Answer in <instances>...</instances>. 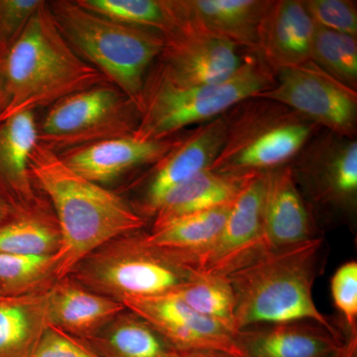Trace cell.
I'll list each match as a JSON object with an SVG mask.
<instances>
[{"instance_id": "24", "label": "cell", "mask_w": 357, "mask_h": 357, "mask_svg": "<svg viewBox=\"0 0 357 357\" xmlns=\"http://www.w3.org/2000/svg\"><path fill=\"white\" fill-rule=\"evenodd\" d=\"M232 204V203H231ZM231 204L185 215L145 232L148 243L195 258L215 243L227 222Z\"/></svg>"}, {"instance_id": "17", "label": "cell", "mask_w": 357, "mask_h": 357, "mask_svg": "<svg viewBox=\"0 0 357 357\" xmlns=\"http://www.w3.org/2000/svg\"><path fill=\"white\" fill-rule=\"evenodd\" d=\"M225 134L222 114L181 138L177 146L155 164L143 203L145 213L153 215L157 206L171 190L208 169L222 149Z\"/></svg>"}, {"instance_id": "3", "label": "cell", "mask_w": 357, "mask_h": 357, "mask_svg": "<svg viewBox=\"0 0 357 357\" xmlns=\"http://www.w3.org/2000/svg\"><path fill=\"white\" fill-rule=\"evenodd\" d=\"M323 248L319 236L292 248L264 253L227 275L236 299V333L251 326L309 321L347 338L314 304L312 288Z\"/></svg>"}, {"instance_id": "34", "label": "cell", "mask_w": 357, "mask_h": 357, "mask_svg": "<svg viewBox=\"0 0 357 357\" xmlns=\"http://www.w3.org/2000/svg\"><path fill=\"white\" fill-rule=\"evenodd\" d=\"M33 357H100L81 338L49 325L40 340Z\"/></svg>"}, {"instance_id": "38", "label": "cell", "mask_w": 357, "mask_h": 357, "mask_svg": "<svg viewBox=\"0 0 357 357\" xmlns=\"http://www.w3.org/2000/svg\"><path fill=\"white\" fill-rule=\"evenodd\" d=\"M0 64H1V60H0ZM0 95H1V74H0Z\"/></svg>"}, {"instance_id": "15", "label": "cell", "mask_w": 357, "mask_h": 357, "mask_svg": "<svg viewBox=\"0 0 357 357\" xmlns=\"http://www.w3.org/2000/svg\"><path fill=\"white\" fill-rule=\"evenodd\" d=\"M271 0H165L171 21L255 51L258 31Z\"/></svg>"}, {"instance_id": "14", "label": "cell", "mask_w": 357, "mask_h": 357, "mask_svg": "<svg viewBox=\"0 0 357 357\" xmlns=\"http://www.w3.org/2000/svg\"><path fill=\"white\" fill-rule=\"evenodd\" d=\"M317 237L311 211L301 194L290 166L265 173L262 208L265 251L292 248Z\"/></svg>"}, {"instance_id": "21", "label": "cell", "mask_w": 357, "mask_h": 357, "mask_svg": "<svg viewBox=\"0 0 357 357\" xmlns=\"http://www.w3.org/2000/svg\"><path fill=\"white\" fill-rule=\"evenodd\" d=\"M38 143L34 112L0 121V189L17 208H31L36 203L29 163Z\"/></svg>"}, {"instance_id": "4", "label": "cell", "mask_w": 357, "mask_h": 357, "mask_svg": "<svg viewBox=\"0 0 357 357\" xmlns=\"http://www.w3.org/2000/svg\"><path fill=\"white\" fill-rule=\"evenodd\" d=\"M48 7L77 55L128 96L140 114L147 70L163 50V35L107 20L77 1H50Z\"/></svg>"}, {"instance_id": "9", "label": "cell", "mask_w": 357, "mask_h": 357, "mask_svg": "<svg viewBox=\"0 0 357 357\" xmlns=\"http://www.w3.org/2000/svg\"><path fill=\"white\" fill-rule=\"evenodd\" d=\"M281 103L326 131L356 138L357 93L312 61L279 70L273 88L256 96Z\"/></svg>"}, {"instance_id": "31", "label": "cell", "mask_w": 357, "mask_h": 357, "mask_svg": "<svg viewBox=\"0 0 357 357\" xmlns=\"http://www.w3.org/2000/svg\"><path fill=\"white\" fill-rule=\"evenodd\" d=\"M314 24L357 36V6L351 0H307L303 1Z\"/></svg>"}, {"instance_id": "8", "label": "cell", "mask_w": 357, "mask_h": 357, "mask_svg": "<svg viewBox=\"0 0 357 357\" xmlns=\"http://www.w3.org/2000/svg\"><path fill=\"white\" fill-rule=\"evenodd\" d=\"M50 107L38 124V139L58 155L130 135L139 123V110L110 83L66 96Z\"/></svg>"}, {"instance_id": "7", "label": "cell", "mask_w": 357, "mask_h": 357, "mask_svg": "<svg viewBox=\"0 0 357 357\" xmlns=\"http://www.w3.org/2000/svg\"><path fill=\"white\" fill-rule=\"evenodd\" d=\"M198 274L187 255L151 245L138 231L103 244L69 276L93 292L123 303L175 292Z\"/></svg>"}, {"instance_id": "13", "label": "cell", "mask_w": 357, "mask_h": 357, "mask_svg": "<svg viewBox=\"0 0 357 357\" xmlns=\"http://www.w3.org/2000/svg\"><path fill=\"white\" fill-rule=\"evenodd\" d=\"M122 304L149 324L176 351L211 349L243 357L236 333L195 312L174 294L124 301Z\"/></svg>"}, {"instance_id": "5", "label": "cell", "mask_w": 357, "mask_h": 357, "mask_svg": "<svg viewBox=\"0 0 357 357\" xmlns=\"http://www.w3.org/2000/svg\"><path fill=\"white\" fill-rule=\"evenodd\" d=\"M250 52L229 79L220 83L178 86L154 72L145 82L139 123L134 135L164 140L183 128L208 122L239 102L273 88V70Z\"/></svg>"}, {"instance_id": "37", "label": "cell", "mask_w": 357, "mask_h": 357, "mask_svg": "<svg viewBox=\"0 0 357 357\" xmlns=\"http://www.w3.org/2000/svg\"><path fill=\"white\" fill-rule=\"evenodd\" d=\"M20 208H16L10 199L7 198L6 194L0 189V223L6 222L11 215Z\"/></svg>"}, {"instance_id": "26", "label": "cell", "mask_w": 357, "mask_h": 357, "mask_svg": "<svg viewBox=\"0 0 357 357\" xmlns=\"http://www.w3.org/2000/svg\"><path fill=\"white\" fill-rule=\"evenodd\" d=\"M61 248L57 220L36 206L16 211L0 223V255H56Z\"/></svg>"}, {"instance_id": "12", "label": "cell", "mask_w": 357, "mask_h": 357, "mask_svg": "<svg viewBox=\"0 0 357 357\" xmlns=\"http://www.w3.org/2000/svg\"><path fill=\"white\" fill-rule=\"evenodd\" d=\"M265 173L252 174L232 202L215 243L194 259L199 274L227 277L266 253L262 241Z\"/></svg>"}, {"instance_id": "36", "label": "cell", "mask_w": 357, "mask_h": 357, "mask_svg": "<svg viewBox=\"0 0 357 357\" xmlns=\"http://www.w3.org/2000/svg\"><path fill=\"white\" fill-rule=\"evenodd\" d=\"M331 357H357V335H349L344 345Z\"/></svg>"}, {"instance_id": "25", "label": "cell", "mask_w": 357, "mask_h": 357, "mask_svg": "<svg viewBox=\"0 0 357 357\" xmlns=\"http://www.w3.org/2000/svg\"><path fill=\"white\" fill-rule=\"evenodd\" d=\"M84 340L109 357H170L174 349L149 324L128 309Z\"/></svg>"}, {"instance_id": "28", "label": "cell", "mask_w": 357, "mask_h": 357, "mask_svg": "<svg viewBox=\"0 0 357 357\" xmlns=\"http://www.w3.org/2000/svg\"><path fill=\"white\" fill-rule=\"evenodd\" d=\"M195 312L213 319L236 333V299L227 277L198 274L175 292Z\"/></svg>"}, {"instance_id": "22", "label": "cell", "mask_w": 357, "mask_h": 357, "mask_svg": "<svg viewBox=\"0 0 357 357\" xmlns=\"http://www.w3.org/2000/svg\"><path fill=\"white\" fill-rule=\"evenodd\" d=\"M251 175H225L208 169L201 171L164 197L153 213L152 229L185 215L231 204Z\"/></svg>"}, {"instance_id": "2", "label": "cell", "mask_w": 357, "mask_h": 357, "mask_svg": "<svg viewBox=\"0 0 357 357\" xmlns=\"http://www.w3.org/2000/svg\"><path fill=\"white\" fill-rule=\"evenodd\" d=\"M0 74V121L109 83L70 46L46 1L2 58Z\"/></svg>"}, {"instance_id": "35", "label": "cell", "mask_w": 357, "mask_h": 357, "mask_svg": "<svg viewBox=\"0 0 357 357\" xmlns=\"http://www.w3.org/2000/svg\"><path fill=\"white\" fill-rule=\"evenodd\" d=\"M170 357H236L227 352L211 349H194V351H176L173 349Z\"/></svg>"}, {"instance_id": "1", "label": "cell", "mask_w": 357, "mask_h": 357, "mask_svg": "<svg viewBox=\"0 0 357 357\" xmlns=\"http://www.w3.org/2000/svg\"><path fill=\"white\" fill-rule=\"evenodd\" d=\"M29 170L55 210L61 234L59 280L103 244L144 227V217L121 196L79 175L40 143Z\"/></svg>"}, {"instance_id": "23", "label": "cell", "mask_w": 357, "mask_h": 357, "mask_svg": "<svg viewBox=\"0 0 357 357\" xmlns=\"http://www.w3.org/2000/svg\"><path fill=\"white\" fill-rule=\"evenodd\" d=\"M48 292L0 298V357H33L50 325Z\"/></svg>"}, {"instance_id": "20", "label": "cell", "mask_w": 357, "mask_h": 357, "mask_svg": "<svg viewBox=\"0 0 357 357\" xmlns=\"http://www.w3.org/2000/svg\"><path fill=\"white\" fill-rule=\"evenodd\" d=\"M126 310L119 301L89 290L70 276L60 279L48 292V319L74 337L95 335Z\"/></svg>"}, {"instance_id": "18", "label": "cell", "mask_w": 357, "mask_h": 357, "mask_svg": "<svg viewBox=\"0 0 357 357\" xmlns=\"http://www.w3.org/2000/svg\"><path fill=\"white\" fill-rule=\"evenodd\" d=\"M180 141L145 140L130 134L77 148L60 157L75 172L100 185L136 167L156 164Z\"/></svg>"}, {"instance_id": "27", "label": "cell", "mask_w": 357, "mask_h": 357, "mask_svg": "<svg viewBox=\"0 0 357 357\" xmlns=\"http://www.w3.org/2000/svg\"><path fill=\"white\" fill-rule=\"evenodd\" d=\"M57 253L0 255V298L22 297L50 290L59 280Z\"/></svg>"}, {"instance_id": "29", "label": "cell", "mask_w": 357, "mask_h": 357, "mask_svg": "<svg viewBox=\"0 0 357 357\" xmlns=\"http://www.w3.org/2000/svg\"><path fill=\"white\" fill-rule=\"evenodd\" d=\"M311 61L340 83L356 91V37L316 25L312 41Z\"/></svg>"}, {"instance_id": "16", "label": "cell", "mask_w": 357, "mask_h": 357, "mask_svg": "<svg viewBox=\"0 0 357 357\" xmlns=\"http://www.w3.org/2000/svg\"><path fill=\"white\" fill-rule=\"evenodd\" d=\"M314 21L301 0H271L258 31L255 53L276 75L311 61Z\"/></svg>"}, {"instance_id": "30", "label": "cell", "mask_w": 357, "mask_h": 357, "mask_svg": "<svg viewBox=\"0 0 357 357\" xmlns=\"http://www.w3.org/2000/svg\"><path fill=\"white\" fill-rule=\"evenodd\" d=\"M86 10L122 24L156 30L170 26L165 0H76Z\"/></svg>"}, {"instance_id": "33", "label": "cell", "mask_w": 357, "mask_h": 357, "mask_svg": "<svg viewBox=\"0 0 357 357\" xmlns=\"http://www.w3.org/2000/svg\"><path fill=\"white\" fill-rule=\"evenodd\" d=\"M44 2L41 0H0V60Z\"/></svg>"}, {"instance_id": "19", "label": "cell", "mask_w": 357, "mask_h": 357, "mask_svg": "<svg viewBox=\"0 0 357 357\" xmlns=\"http://www.w3.org/2000/svg\"><path fill=\"white\" fill-rule=\"evenodd\" d=\"M236 337L243 357H331L347 340L309 321L251 326Z\"/></svg>"}, {"instance_id": "11", "label": "cell", "mask_w": 357, "mask_h": 357, "mask_svg": "<svg viewBox=\"0 0 357 357\" xmlns=\"http://www.w3.org/2000/svg\"><path fill=\"white\" fill-rule=\"evenodd\" d=\"M162 35L164 47L155 73L175 86L220 83L236 73L243 60L236 45L187 23L171 21Z\"/></svg>"}, {"instance_id": "6", "label": "cell", "mask_w": 357, "mask_h": 357, "mask_svg": "<svg viewBox=\"0 0 357 357\" xmlns=\"http://www.w3.org/2000/svg\"><path fill=\"white\" fill-rule=\"evenodd\" d=\"M225 141L208 170L225 175L266 173L288 165L319 126L267 98H248L223 114Z\"/></svg>"}, {"instance_id": "32", "label": "cell", "mask_w": 357, "mask_h": 357, "mask_svg": "<svg viewBox=\"0 0 357 357\" xmlns=\"http://www.w3.org/2000/svg\"><path fill=\"white\" fill-rule=\"evenodd\" d=\"M333 304L344 317L347 337L357 335V262L351 260L338 267L331 280Z\"/></svg>"}, {"instance_id": "10", "label": "cell", "mask_w": 357, "mask_h": 357, "mask_svg": "<svg viewBox=\"0 0 357 357\" xmlns=\"http://www.w3.org/2000/svg\"><path fill=\"white\" fill-rule=\"evenodd\" d=\"M293 161L288 165L296 183L317 208L345 215L356 213V138L326 131L319 137H312Z\"/></svg>"}]
</instances>
